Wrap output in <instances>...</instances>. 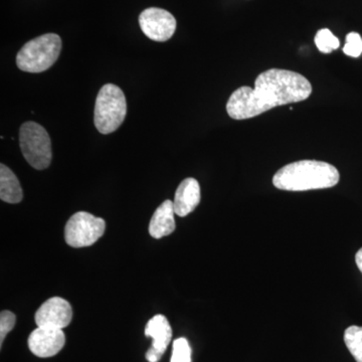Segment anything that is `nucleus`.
I'll return each instance as SVG.
<instances>
[{
    "instance_id": "obj_1",
    "label": "nucleus",
    "mask_w": 362,
    "mask_h": 362,
    "mask_svg": "<svg viewBox=\"0 0 362 362\" xmlns=\"http://www.w3.org/2000/svg\"><path fill=\"white\" fill-rule=\"evenodd\" d=\"M311 83L296 71L271 69L259 74L255 88L240 87L230 95L226 112L235 120H244L283 106L308 99Z\"/></svg>"
},
{
    "instance_id": "obj_2",
    "label": "nucleus",
    "mask_w": 362,
    "mask_h": 362,
    "mask_svg": "<svg viewBox=\"0 0 362 362\" xmlns=\"http://www.w3.org/2000/svg\"><path fill=\"white\" fill-rule=\"evenodd\" d=\"M339 173L327 162L300 160L288 164L274 175V187L288 192H306L335 187Z\"/></svg>"
},
{
    "instance_id": "obj_3",
    "label": "nucleus",
    "mask_w": 362,
    "mask_h": 362,
    "mask_svg": "<svg viewBox=\"0 0 362 362\" xmlns=\"http://www.w3.org/2000/svg\"><path fill=\"white\" fill-rule=\"evenodd\" d=\"M62 40L56 33H45L26 42L16 56V65L26 73H42L58 61Z\"/></svg>"
},
{
    "instance_id": "obj_4",
    "label": "nucleus",
    "mask_w": 362,
    "mask_h": 362,
    "mask_svg": "<svg viewBox=\"0 0 362 362\" xmlns=\"http://www.w3.org/2000/svg\"><path fill=\"white\" fill-rule=\"evenodd\" d=\"M127 103L118 86L107 84L98 93L95 104L94 123L101 134L115 132L125 120Z\"/></svg>"
},
{
    "instance_id": "obj_5",
    "label": "nucleus",
    "mask_w": 362,
    "mask_h": 362,
    "mask_svg": "<svg viewBox=\"0 0 362 362\" xmlns=\"http://www.w3.org/2000/svg\"><path fill=\"white\" fill-rule=\"evenodd\" d=\"M20 146L25 160L33 168L44 170L51 165V138L47 130L40 124L25 122L21 125Z\"/></svg>"
},
{
    "instance_id": "obj_6",
    "label": "nucleus",
    "mask_w": 362,
    "mask_h": 362,
    "mask_svg": "<svg viewBox=\"0 0 362 362\" xmlns=\"http://www.w3.org/2000/svg\"><path fill=\"white\" fill-rule=\"evenodd\" d=\"M106 223L86 211H78L71 216L65 228V240L71 247L92 246L103 237Z\"/></svg>"
},
{
    "instance_id": "obj_7",
    "label": "nucleus",
    "mask_w": 362,
    "mask_h": 362,
    "mask_svg": "<svg viewBox=\"0 0 362 362\" xmlns=\"http://www.w3.org/2000/svg\"><path fill=\"white\" fill-rule=\"evenodd\" d=\"M139 25L143 33L154 42H168L175 35L176 20L165 9L149 7L139 16Z\"/></svg>"
},
{
    "instance_id": "obj_8",
    "label": "nucleus",
    "mask_w": 362,
    "mask_h": 362,
    "mask_svg": "<svg viewBox=\"0 0 362 362\" xmlns=\"http://www.w3.org/2000/svg\"><path fill=\"white\" fill-rule=\"evenodd\" d=\"M73 309L66 300L52 297L45 302L35 312V320L37 327H52L64 329L70 325Z\"/></svg>"
},
{
    "instance_id": "obj_9",
    "label": "nucleus",
    "mask_w": 362,
    "mask_h": 362,
    "mask_svg": "<svg viewBox=\"0 0 362 362\" xmlns=\"http://www.w3.org/2000/svg\"><path fill=\"white\" fill-rule=\"evenodd\" d=\"M66 337L63 329L37 327L28 337V349L35 356L47 358L57 356L65 346Z\"/></svg>"
},
{
    "instance_id": "obj_10",
    "label": "nucleus",
    "mask_w": 362,
    "mask_h": 362,
    "mask_svg": "<svg viewBox=\"0 0 362 362\" xmlns=\"http://www.w3.org/2000/svg\"><path fill=\"white\" fill-rule=\"evenodd\" d=\"M144 333L145 337L152 338L151 347L147 350L145 357L147 361L158 362L173 338V329L168 318L161 314L154 316L147 322Z\"/></svg>"
},
{
    "instance_id": "obj_11",
    "label": "nucleus",
    "mask_w": 362,
    "mask_h": 362,
    "mask_svg": "<svg viewBox=\"0 0 362 362\" xmlns=\"http://www.w3.org/2000/svg\"><path fill=\"white\" fill-rule=\"evenodd\" d=\"M201 202V187L199 181L192 177L181 181L176 189L173 206L175 214L181 218L188 216Z\"/></svg>"
},
{
    "instance_id": "obj_12",
    "label": "nucleus",
    "mask_w": 362,
    "mask_h": 362,
    "mask_svg": "<svg viewBox=\"0 0 362 362\" xmlns=\"http://www.w3.org/2000/svg\"><path fill=\"white\" fill-rule=\"evenodd\" d=\"M175 206L173 202H162L157 207L156 213L152 216L149 223V233L154 239H161L168 237L175 230Z\"/></svg>"
},
{
    "instance_id": "obj_13",
    "label": "nucleus",
    "mask_w": 362,
    "mask_h": 362,
    "mask_svg": "<svg viewBox=\"0 0 362 362\" xmlns=\"http://www.w3.org/2000/svg\"><path fill=\"white\" fill-rule=\"evenodd\" d=\"M0 199L7 204H20L23 199L20 181L4 163L0 165Z\"/></svg>"
},
{
    "instance_id": "obj_14",
    "label": "nucleus",
    "mask_w": 362,
    "mask_h": 362,
    "mask_svg": "<svg viewBox=\"0 0 362 362\" xmlns=\"http://www.w3.org/2000/svg\"><path fill=\"white\" fill-rule=\"evenodd\" d=\"M344 342L356 362H362V327L350 326L347 328Z\"/></svg>"
},
{
    "instance_id": "obj_15",
    "label": "nucleus",
    "mask_w": 362,
    "mask_h": 362,
    "mask_svg": "<svg viewBox=\"0 0 362 362\" xmlns=\"http://www.w3.org/2000/svg\"><path fill=\"white\" fill-rule=\"evenodd\" d=\"M315 45L317 49L323 54H330L339 47V40L327 28L319 30L316 33Z\"/></svg>"
},
{
    "instance_id": "obj_16",
    "label": "nucleus",
    "mask_w": 362,
    "mask_h": 362,
    "mask_svg": "<svg viewBox=\"0 0 362 362\" xmlns=\"http://www.w3.org/2000/svg\"><path fill=\"white\" fill-rule=\"evenodd\" d=\"M170 362H192V349L185 338H177L173 342Z\"/></svg>"
},
{
    "instance_id": "obj_17",
    "label": "nucleus",
    "mask_w": 362,
    "mask_h": 362,
    "mask_svg": "<svg viewBox=\"0 0 362 362\" xmlns=\"http://www.w3.org/2000/svg\"><path fill=\"white\" fill-rule=\"evenodd\" d=\"M345 54L354 58H358L362 54V39L357 33H350L346 35V44L343 47Z\"/></svg>"
},
{
    "instance_id": "obj_18",
    "label": "nucleus",
    "mask_w": 362,
    "mask_h": 362,
    "mask_svg": "<svg viewBox=\"0 0 362 362\" xmlns=\"http://www.w3.org/2000/svg\"><path fill=\"white\" fill-rule=\"evenodd\" d=\"M16 317L13 312L1 311L0 313V346L4 344L6 335L13 329Z\"/></svg>"
},
{
    "instance_id": "obj_19",
    "label": "nucleus",
    "mask_w": 362,
    "mask_h": 362,
    "mask_svg": "<svg viewBox=\"0 0 362 362\" xmlns=\"http://www.w3.org/2000/svg\"><path fill=\"white\" fill-rule=\"evenodd\" d=\"M356 262L357 267H358L359 270H361L362 273V247L356 252Z\"/></svg>"
}]
</instances>
